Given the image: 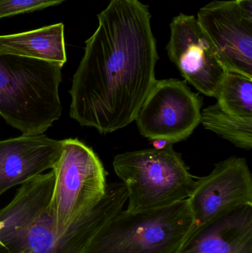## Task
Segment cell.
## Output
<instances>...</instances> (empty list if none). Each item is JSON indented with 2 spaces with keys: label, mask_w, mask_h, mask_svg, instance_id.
<instances>
[{
  "label": "cell",
  "mask_w": 252,
  "mask_h": 253,
  "mask_svg": "<svg viewBox=\"0 0 252 253\" xmlns=\"http://www.w3.org/2000/svg\"><path fill=\"white\" fill-rule=\"evenodd\" d=\"M187 200L192 217L190 233L232 210L252 206V176L247 160L232 156L216 164L210 175L195 181Z\"/></svg>",
  "instance_id": "obj_10"
},
{
  "label": "cell",
  "mask_w": 252,
  "mask_h": 253,
  "mask_svg": "<svg viewBox=\"0 0 252 253\" xmlns=\"http://www.w3.org/2000/svg\"><path fill=\"white\" fill-rule=\"evenodd\" d=\"M187 199L164 208L121 211L83 253H177L192 230Z\"/></svg>",
  "instance_id": "obj_4"
},
{
  "label": "cell",
  "mask_w": 252,
  "mask_h": 253,
  "mask_svg": "<svg viewBox=\"0 0 252 253\" xmlns=\"http://www.w3.org/2000/svg\"><path fill=\"white\" fill-rule=\"evenodd\" d=\"M65 0H0V19L41 10Z\"/></svg>",
  "instance_id": "obj_16"
},
{
  "label": "cell",
  "mask_w": 252,
  "mask_h": 253,
  "mask_svg": "<svg viewBox=\"0 0 252 253\" xmlns=\"http://www.w3.org/2000/svg\"><path fill=\"white\" fill-rule=\"evenodd\" d=\"M51 205L60 230L68 231L92 212L106 191L107 172L91 147L78 138H66L53 167Z\"/></svg>",
  "instance_id": "obj_6"
},
{
  "label": "cell",
  "mask_w": 252,
  "mask_h": 253,
  "mask_svg": "<svg viewBox=\"0 0 252 253\" xmlns=\"http://www.w3.org/2000/svg\"><path fill=\"white\" fill-rule=\"evenodd\" d=\"M98 19L72 77L70 116L105 135L136 120L156 80L158 54L149 8L139 0H111Z\"/></svg>",
  "instance_id": "obj_1"
},
{
  "label": "cell",
  "mask_w": 252,
  "mask_h": 253,
  "mask_svg": "<svg viewBox=\"0 0 252 253\" xmlns=\"http://www.w3.org/2000/svg\"><path fill=\"white\" fill-rule=\"evenodd\" d=\"M1 224H0V230H1Z\"/></svg>",
  "instance_id": "obj_17"
},
{
  "label": "cell",
  "mask_w": 252,
  "mask_h": 253,
  "mask_svg": "<svg viewBox=\"0 0 252 253\" xmlns=\"http://www.w3.org/2000/svg\"><path fill=\"white\" fill-rule=\"evenodd\" d=\"M2 55L37 59L63 66L67 62L63 24L0 36V56Z\"/></svg>",
  "instance_id": "obj_13"
},
{
  "label": "cell",
  "mask_w": 252,
  "mask_h": 253,
  "mask_svg": "<svg viewBox=\"0 0 252 253\" xmlns=\"http://www.w3.org/2000/svg\"><path fill=\"white\" fill-rule=\"evenodd\" d=\"M231 115L252 118V80L242 74L226 72L215 97Z\"/></svg>",
  "instance_id": "obj_15"
},
{
  "label": "cell",
  "mask_w": 252,
  "mask_h": 253,
  "mask_svg": "<svg viewBox=\"0 0 252 253\" xmlns=\"http://www.w3.org/2000/svg\"><path fill=\"white\" fill-rule=\"evenodd\" d=\"M54 182L53 170L31 178L0 211V253H83L127 202L124 183L107 184L105 194L92 212L63 232L51 205Z\"/></svg>",
  "instance_id": "obj_2"
},
{
  "label": "cell",
  "mask_w": 252,
  "mask_h": 253,
  "mask_svg": "<svg viewBox=\"0 0 252 253\" xmlns=\"http://www.w3.org/2000/svg\"><path fill=\"white\" fill-rule=\"evenodd\" d=\"M62 65L0 56V116L22 135L44 134L60 119Z\"/></svg>",
  "instance_id": "obj_3"
},
{
  "label": "cell",
  "mask_w": 252,
  "mask_h": 253,
  "mask_svg": "<svg viewBox=\"0 0 252 253\" xmlns=\"http://www.w3.org/2000/svg\"><path fill=\"white\" fill-rule=\"evenodd\" d=\"M201 123L239 148L252 150V118L231 115L216 103L203 110Z\"/></svg>",
  "instance_id": "obj_14"
},
{
  "label": "cell",
  "mask_w": 252,
  "mask_h": 253,
  "mask_svg": "<svg viewBox=\"0 0 252 253\" xmlns=\"http://www.w3.org/2000/svg\"><path fill=\"white\" fill-rule=\"evenodd\" d=\"M167 50L186 81L200 93L215 97L226 71L195 16L180 13L173 18Z\"/></svg>",
  "instance_id": "obj_8"
},
{
  "label": "cell",
  "mask_w": 252,
  "mask_h": 253,
  "mask_svg": "<svg viewBox=\"0 0 252 253\" xmlns=\"http://www.w3.org/2000/svg\"><path fill=\"white\" fill-rule=\"evenodd\" d=\"M112 165L127 188L129 211L164 208L187 199L195 182L173 144L117 155Z\"/></svg>",
  "instance_id": "obj_5"
},
{
  "label": "cell",
  "mask_w": 252,
  "mask_h": 253,
  "mask_svg": "<svg viewBox=\"0 0 252 253\" xmlns=\"http://www.w3.org/2000/svg\"><path fill=\"white\" fill-rule=\"evenodd\" d=\"M202 105L186 82L156 80L135 121L145 138L173 144L189 138L199 126Z\"/></svg>",
  "instance_id": "obj_7"
},
{
  "label": "cell",
  "mask_w": 252,
  "mask_h": 253,
  "mask_svg": "<svg viewBox=\"0 0 252 253\" xmlns=\"http://www.w3.org/2000/svg\"><path fill=\"white\" fill-rule=\"evenodd\" d=\"M63 140L44 134L0 141V197L9 189L53 169L60 157Z\"/></svg>",
  "instance_id": "obj_11"
},
{
  "label": "cell",
  "mask_w": 252,
  "mask_h": 253,
  "mask_svg": "<svg viewBox=\"0 0 252 253\" xmlns=\"http://www.w3.org/2000/svg\"><path fill=\"white\" fill-rule=\"evenodd\" d=\"M177 253H252V206L244 205L192 230Z\"/></svg>",
  "instance_id": "obj_12"
},
{
  "label": "cell",
  "mask_w": 252,
  "mask_h": 253,
  "mask_svg": "<svg viewBox=\"0 0 252 253\" xmlns=\"http://www.w3.org/2000/svg\"><path fill=\"white\" fill-rule=\"evenodd\" d=\"M197 19L226 72L252 80V9L237 0L213 1L200 9Z\"/></svg>",
  "instance_id": "obj_9"
}]
</instances>
